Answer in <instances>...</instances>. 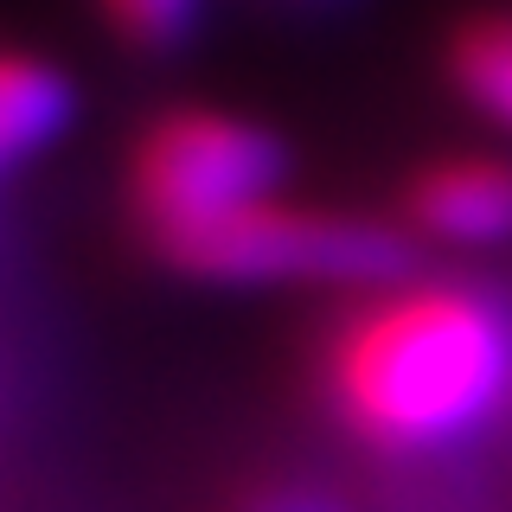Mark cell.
I'll return each mask as SVG.
<instances>
[{
  "label": "cell",
  "mask_w": 512,
  "mask_h": 512,
  "mask_svg": "<svg viewBox=\"0 0 512 512\" xmlns=\"http://www.w3.org/2000/svg\"><path fill=\"white\" fill-rule=\"evenodd\" d=\"M410 224L436 244H506L512 237V160L448 154L410 180Z\"/></svg>",
  "instance_id": "obj_4"
},
{
  "label": "cell",
  "mask_w": 512,
  "mask_h": 512,
  "mask_svg": "<svg viewBox=\"0 0 512 512\" xmlns=\"http://www.w3.org/2000/svg\"><path fill=\"white\" fill-rule=\"evenodd\" d=\"M455 84L487 109L493 122L512 128V20H474L455 39Z\"/></svg>",
  "instance_id": "obj_6"
},
{
  "label": "cell",
  "mask_w": 512,
  "mask_h": 512,
  "mask_svg": "<svg viewBox=\"0 0 512 512\" xmlns=\"http://www.w3.org/2000/svg\"><path fill=\"white\" fill-rule=\"evenodd\" d=\"M276 180V135L244 116H224V109H173L154 128H141L135 154H128V199L160 250L237 218L244 205L276 199Z\"/></svg>",
  "instance_id": "obj_3"
},
{
  "label": "cell",
  "mask_w": 512,
  "mask_h": 512,
  "mask_svg": "<svg viewBox=\"0 0 512 512\" xmlns=\"http://www.w3.org/2000/svg\"><path fill=\"white\" fill-rule=\"evenodd\" d=\"M237 512H352V506L327 487H308V480H276V487H256Z\"/></svg>",
  "instance_id": "obj_8"
},
{
  "label": "cell",
  "mask_w": 512,
  "mask_h": 512,
  "mask_svg": "<svg viewBox=\"0 0 512 512\" xmlns=\"http://www.w3.org/2000/svg\"><path fill=\"white\" fill-rule=\"evenodd\" d=\"M173 269L205 282H340V288H384L404 276L410 244L384 218L314 212V205L263 199L237 218L192 231L160 250Z\"/></svg>",
  "instance_id": "obj_2"
},
{
  "label": "cell",
  "mask_w": 512,
  "mask_h": 512,
  "mask_svg": "<svg viewBox=\"0 0 512 512\" xmlns=\"http://www.w3.org/2000/svg\"><path fill=\"white\" fill-rule=\"evenodd\" d=\"M71 109H77V96L64 84V71L0 45V173H13L26 154L58 141Z\"/></svg>",
  "instance_id": "obj_5"
},
{
  "label": "cell",
  "mask_w": 512,
  "mask_h": 512,
  "mask_svg": "<svg viewBox=\"0 0 512 512\" xmlns=\"http://www.w3.org/2000/svg\"><path fill=\"white\" fill-rule=\"evenodd\" d=\"M103 7V20L122 32L128 45H141V52H167V45H180L192 26H199V7L205 0H96Z\"/></svg>",
  "instance_id": "obj_7"
},
{
  "label": "cell",
  "mask_w": 512,
  "mask_h": 512,
  "mask_svg": "<svg viewBox=\"0 0 512 512\" xmlns=\"http://www.w3.org/2000/svg\"><path fill=\"white\" fill-rule=\"evenodd\" d=\"M320 384L372 448L461 442L512 397V314L468 282L384 288L333 327Z\"/></svg>",
  "instance_id": "obj_1"
}]
</instances>
